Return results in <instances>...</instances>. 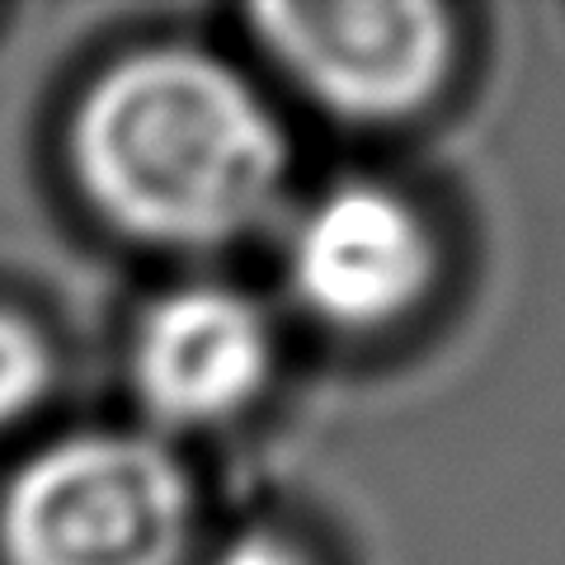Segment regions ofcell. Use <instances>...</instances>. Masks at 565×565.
I'll list each match as a JSON object with an SVG mask.
<instances>
[{
  "label": "cell",
  "instance_id": "cell-1",
  "mask_svg": "<svg viewBox=\"0 0 565 565\" xmlns=\"http://www.w3.org/2000/svg\"><path fill=\"white\" fill-rule=\"evenodd\" d=\"M81 193L122 236L203 250L274 207L288 141L241 71L193 47L128 52L71 118Z\"/></svg>",
  "mask_w": 565,
  "mask_h": 565
},
{
  "label": "cell",
  "instance_id": "cell-2",
  "mask_svg": "<svg viewBox=\"0 0 565 565\" xmlns=\"http://www.w3.org/2000/svg\"><path fill=\"white\" fill-rule=\"evenodd\" d=\"M189 537V476L141 434L62 438L0 494L6 565H180Z\"/></svg>",
  "mask_w": 565,
  "mask_h": 565
},
{
  "label": "cell",
  "instance_id": "cell-3",
  "mask_svg": "<svg viewBox=\"0 0 565 565\" xmlns=\"http://www.w3.org/2000/svg\"><path fill=\"white\" fill-rule=\"evenodd\" d=\"M264 52L340 118L386 122L424 109L448 81L452 20L424 0L392 6H259Z\"/></svg>",
  "mask_w": 565,
  "mask_h": 565
},
{
  "label": "cell",
  "instance_id": "cell-4",
  "mask_svg": "<svg viewBox=\"0 0 565 565\" xmlns=\"http://www.w3.org/2000/svg\"><path fill=\"white\" fill-rule=\"evenodd\" d=\"M288 282L316 321L334 330H382L401 321L434 282V236L386 184H334L297 217Z\"/></svg>",
  "mask_w": 565,
  "mask_h": 565
},
{
  "label": "cell",
  "instance_id": "cell-5",
  "mask_svg": "<svg viewBox=\"0 0 565 565\" xmlns=\"http://www.w3.org/2000/svg\"><path fill=\"white\" fill-rule=\"evenodd\" d=\"M274 367L264 311L232 288H180L132 334V386L166 424H217L250 405Z\"/></svg>",
  "mask_w": 565,
  "mask_h": 565
},
{
  "label": "cell",
  "instance_id": "cell-6",
  "mask_svg": "<svg viewBox=\"0 0 565 565\" xmlns=\"http://www.w3.org/2000/svg\"><path fill=\"white\" fill-rule=\"evenodd\" d=\"M47 382H52V359L43 334L24 316L0 311V429L24 419L39 405L47 396Z\"/></svg>",
  "mask_w": 565,
  "mask_h": 565
},
{
  "label": "cell",
  "instance_id": "cell-7",
  "mask_svg": "<svg viewBox=\"0 0 565 565\" xmlns=\"http://www.w3.org/2000/svg\"><path fill=\"white\" fill-rule=\"evenodd\" d=\"M212 565H307V556L297 552V546H288V542H278V537H264V533H259V537H241V542H232Z\"/></svg>",
  "mask_w": 565,
  "mask_h": 565
}]
</instances>
